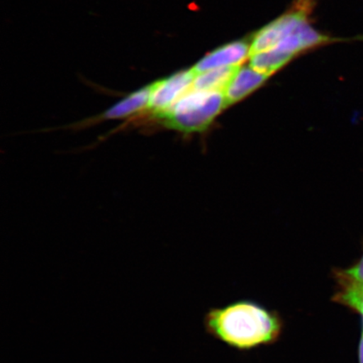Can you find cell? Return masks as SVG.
<instances>
[{
    "label": "cell",
    "instance_id": "obj_1",
    "mask_svg": "<svg viewBox=\"0 0 363 363\" xmlns=\"http://www.w3.org/2000/svg\"><path fill=\"white\" fill-rule=\"evenodd\" d=\"M208 333L238 350H251L278 342L282 318L257 303L242 301L212 308L204 318Z\"/></svg>",
    "mask_w": 363,
    "mask_h": 363
},
{
    "label": "cell",
    "instance_id": "obj_2",
    "mask_svg": "<svg viewBox=\"0 0 363 363\" xmlns=\"http://www.w3.org/2000/svg\"><path fill=\"white\" fill-rule=\"evenodd\" d=\"M226 107L223 92H208L192 88L157 121L167 128L180 133H199L206 130Z\"/></svg>",
    "mask_w": 363,
    "mask_h": 363
},
{
    "label": "cell",
    "instance_id": "obj_3",
    "mask_svg": "<svg viewBox=\"0 0 363 363\" xmlns=\"http://www.w3.org/2000/svg\"><path fill=\"white\" fill-rule=\"evenodd\" d=\"M196 72L193 69L181 71L150 84L147 110L157 120L174 106L176 101L193 87Z\"/></svg>",
    "mask_w": 363,
    "mask_h": 363
},
{
    "label": "cell",
    "instance_id": "obj_4",
    "mask_svg": "<svg viewBox=\"0 0 363 363\" xmlns=\"http://www.w3.org/2000/svg\"><path fill=\"white\" fill-rule=\"evenodd\" d=\"M306 22L308 21L306 13L303 10L281 16L269 26L263 27L254 35L252 45H250V55L274 49L277 45Z\"/></svg>",
    "mask_w": 363,
    "mask_h": 363
},
{
    "label": "cell",
    "instance_id": "obj_5",
    "mask_svg": "<svg viewBox=\"0 0 363 363\" xmlns=\"http://www.w3.org/2000/svg\"><path fill=\"white\" fill-rule=\"evenodd\" d=\"M249 54V45L243 40L227 44L208 54L193 69L199 74L215 68L240 66V63L246 60Z\"/></svg>",
    "mask_w": 363,
    "mask_h": 363
},
{
    "label": "cell",
    "instance_id": "obj_6",
    "mask_svg": "<svg viewBox=\"0 0 363 363\" xmlns=\"http://www.w3.org/2000/svg\"><path fill=\"white\" fill-rule=\"evenodd\" d=\"M267 77L260 74L252 67L239 68L224 91L226 106L242 101L248 94L259 88Z\"/></svg>",
    "mask_w": 363,
    "mask_h": 363
},
{
    "label": "cell",
    "instance_id": "obj_7",
    "mask_svg": "<svg viewBox=\"0 0 363 363\" xmlns=\"http://www.w3.org/2000/svg\"><path fill=\"white\" fill-rule=\"evenodd\" d=\"M240 66H230L199 74L195 77L193 89L208 92H223Z\"/></svg>",
    "mask_w": 363,
    "mask_h": 363
},
{
    "label": "cell",
    "instance_id": "obj_8",
    "mask_svg": "<svg viewBox=\"0 0 363 363\" xmlns=\"http://www.w3.org/2000/svg\"><path fill=\"white\" fill-rule=\"evenodd\" d=\"M150 97V86L135 91L129 95L123 101L117 103L104 113L106 119H117L123 118L142 110H147Z\"/></svg>",
    "mask_w": 363,
    "mask_h": 363
},
{
    "label": "cell",
    "instance_id": "obj_9",
    "mask_svg": "<svg viewBox=\"0 0 363 363\" xmlns=\"http://www.w3.org/2000/svg\"><path fill=\"white\" fill-rule=\"evenodd\" d=\"M292 57L289 54L272 49L252 55L250 65L260 74L269 76L284 66Z\"/></svg>",
    "mask_w": 363,
    "mask_h": 363
},
{
    "label": "cell",
    "instance_id": "obj_10",
    "mask_svg": "<svg viewBox=\"0 0 363 363\" xmlns=\"http://www.w3.org/2000/svg\"><path fill=\"white\" fill-rule=\"evenodd\" d=\"M337 271L345 278L352 280L354 282L363 284V254L360 259L349 269Z\"/></svg>",
    "mask_w": 363,
    "mask_h": 363
},
{
    "label": "cell",
    "instance_id": "obj_11",
    "mask_svg": "<svg viewBox=\"0 0 363 363\" xmlns=\"http://www.w3.org/2000/svg\"><path fill=\"white\" fill-rule=\"evenodd\" d=\"M358 357H359V363H363V328L359 344V350H358Z\"/></svg>",
    "mask_w": 363,
    "mask_h": 363
}]
</instances>
